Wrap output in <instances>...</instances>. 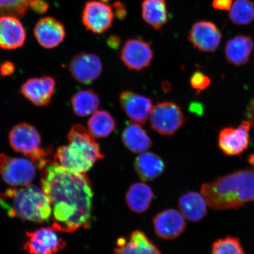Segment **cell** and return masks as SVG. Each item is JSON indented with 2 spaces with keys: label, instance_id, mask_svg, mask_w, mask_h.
<instances>
[{
  "label": "cell",
  "instance_id": "obj_1",
  "mask_svg": "<svg viewBox=\"0 0 254 254\" xmlns=\"http://www.w3.org/2000/svg\"><path fill=\"white\" fill-rule=\"evenodd\" d=\"M42 170L41 187L52 205V227L72 233L90 227L94 193L86 175L72 172L55 162Z\"/></svg>",
  "mask_w": 254,
  "mask_h": 254
},
{
  "label": "cell",
  "instance_id": "obj_2",
  "mask_svg": "<svg viewBox=\"0 0 254 254\" xmlns=\"http://www.w3.org/2000/svg\"><path fill=\"white\" fill-rule=\"evenodd\" d=\"M201 193L215 210L236 209L246 203H254V167L203 184Z\"/></svg>",
  "mask_w": 254,
  "mask_h": 254
},
{
  "label": "cell",
  "instance_id": "obj_3",
  "mask_svg": "<svg viewBox=\"0 0 254 254\" xmlns=\"http://www.w3.org/2000/svg\"><path fill=\"white\" fill-rule=\"evenodd\" d=\"M69 144L57 149L54 162L72 172L85 174L104 158L100 144L89 130L80 125L72 126L68 134Z\"/></svg>",
  "mask_w": 254,
  "mask_h": 254
},
{
  "label": "cell",
  "instance_id": "obj_4",
  "mask_svg": "<svg viewBox=\"0 0 254 254\" xmlns=\"http://www.w3.org/2000/svg\"><path fill=\"white\" fill-rule=\"evenodd\" d=\"M0 205L10 217L37 223L49 221L52 214L50 200L43 189L30 184L0 193Z\"/></svg>",
  "mask_w": 254,
  "mask_h": 254
},
{
  "label": "cell",
  "instance_id": "obj_5",
  "mask_svg": "<svg viewBox=\"0 0 254 254\" xmlns=\"http://www.w3.org/2000/svg\"><path fill=\"white\" fill-rule=\"evenodd\" d=\"M9 142L14 151L29 158L40 170L49 164L48 157L52 150L49 147L41 148L40 132L30 124L15 126L9 132Z\"/></svg>",
  "mask_w": 254,
  "mask_h": 254
},
{
  "label": "cell",
  "instance_id": "obj_6",
  "mask_svg": "<svg viewBox=\"0 0 254 254\" xmlns=\"http://www.w3.org/2000/svg\"><path fill=\"white\" fill-rule=\"evenodd\" d=\"M150 122L151 128L162 135L171 136L186 122L182 109L172 101H163L152 109Z\"/></svg>",
  "mask_w": 254,
  "mask_h": 254
},
{
  "label": "cell",
  "instance_id": "obj_7",
  "mask_svg": "<svg viewBox=\"0 0 254 254\" xmlns=\"http://www.w3.org/2000/svg\"><path fill=\"white\" fill-rule=\"evenodd\" d=\"M0 174L3 180L13 187L30 185L36 175L33 161L0 154Z\"/></svg>",
  "mask_w": 254,
  "mask_h": 254
},
{
  "label": "cell",
  "instance_id": "obj_8",
  "mask_svg": "<svg viewBox=\"0 0 254 254\" xmlns=\"http://www.w3.org/2000/svg\"><path fill=\"white\" fill-rule=\"evenodd\" d=\"M120 58L129 70L139 71L151 64L154 52L151 44L138 38H130L126 41L121 50Z\"/></svg>",
  "mask_w": 254,
  "mask_h": 254
},
{
  "label": "cell",
  "instance_id": "obj_9",
  "mask_svg": "<svg viewBox=\"0 0 254 254\" xmlns=\"http://www.w3.org/2000/svg\"><path fill=\"white\" fill-rule=\"evenodd\" d=\"M26 238L23 249L29 254H57L65 247L64 241L53 227L27 232Z\"/></svg>",
  "mask_w": 254,
  "mask_h": 254
},
{
  "label": "cell",
  "instance_id": "obj_10",
  "mask_svg": "<svg viewBox=\"0 0 254 254\" xmlns=\"http://www.w3.org/2000/svg\"><path fill=\"white\" fill-rule=\"evenodd\" d=\"M114 18L113 8L107 3L90 0L85 3L82 13V23L88 31L102 34L112 25Z\"/></svg>",
  "mask_w": 254,
  "mask_h": 254
},
{
  "label": "cell",
  "instance_id": "obj_11",
  "mask_svg": "<svg viewBox=\"0 0 254 254\" xmlns=\"http://www.w3.org/2000/svg\"><path fill=\"white\" fill-rule=\"evenodd\" d=\"M250 129V123L246 121L236 128L227 127L222 129L218 136L219 148L229 156L241 155L249 147Z\"/></svg>",
  "mask_w": 254,
  "mask_h": 254
},
{
  "label": "cell",
  "instance_id": "obj_12",
  "mask_svg": "<svg viewBox=\"0 0 254 254\" xmlns=\"http://www.w3.org/2000/svg\"><path fill=\"white\" fill-rule=\"evenodd\" d=\"M69 70L76 81L81 84H90L101 75L102 62L95 54L79 53L72 57Z\"/></svg>",
  "mask_w": 254,
  "mask_h": 254
},
{
  "label": "cell",
  "instance_id": "obj_13",
  "mask_svg": "<svg viewBox=\"0 0 254 254\" xmlns=\"http://www.w3.org/2000/svg\"><path fill=\"white\" fill-rule=\"evenodd\" d=\"M188 39L200 52H214L220 46L222 34L212 22L200 21L190 28Z\"/></svg>",
  "mask_w": 254,
  "mask_h": 254
},
{
  "label": "cell",
  "instance_id": "obj_14",
  "mask_svg": "<svg viewBox=\"0 0 254 254\" xmlns=\"http://www.w3.org/2000/svg\"><path fill=\"white\" fill-rule=\"evenodd\" d=\"M152 224L157 236L166 240L179 237L185 231L187 225L182 212L173 208L159 212L152 220Z\"/></svg>",
  "mask_w": 254,
  "mask_h": 254
},
{
  "label": "cell",
  "instance_id": "obj_15",
  "mask_svg": "<svg viewBox=\"0 0 254 254\" xmlns=\"http://www.w3.org/2000/svg\"><path fill=\"white\" fill-rule=\"evenodd\" d=\"M119 102L124 112L132 123L144 125L153 106L150 98L131 91H124L119 96Z\"/></svg>",
  "mask_w": 254,
  "mask_h": 254
},
{
  "label": "cell",
  "instance_id": "obj_16",
  "mask_svg": "<svg viewBox=\"0 0 254 254\" xmlns=\"http://www.w3.org/2000/svg\"><path fill=\"white\" fill-rule=\"evenodd\" d=\"M56 87L55 79L50 76L28 79L22 85V94L37 106L50 104Z\"/></svg>",
  "mask_w": 254,
  "mask_h": 254
},
{
  "label": "cell",
  "instance_id": "obj_17",
  "mask_svg": "<svg viewBox=\"0 0 254 254\" xmlns=\"http://www.w3.org/2000/svg\"><path fill=\"white\" fill-rule=\"evenodd\" d=\"M34 34L41 47L52 49L63 43L65 37V30L64 25L57 19L46 17L37 21Z\"/></svg>",
  "mask_w": 254,
  "mask_h": 254
},
{
  "label": "cell",
  "instance_id": "obj_18",
  "mask_svg": "<svg viewBox=\"0 0 254 254\" xmlns=\"http://www.w3.org/2000/svg\"><path fill=\"white\" fill-rule=\"evenodd\" d=\"M26 40V31L17 17L2 15L0 17V48L6 50L18 49Z\"/></svg>",
  "mask_w": 254,
  "mask_h": 254
},
{
  "label": "cell",
  "instance_id": "obj_19",
  "mask_svg": "<svg viewBox=\"0 0 254 254\" xmlns=\"http://www.w3.org/2000/svg\"><path fill=\"white\" fill-rule=\"evenodd\" d=\"M114 254H162L144 232L136 230L117 241Z\"/></svg>",
  "mask_w": 254,
  "mask_h": 254
},
{
  "label": "cell",
  "instance_id": "obj_20",
  "mask_svg": "<svg viewBox=\"0 0 254 254\" xmlns=\"http://www.w3.org/2000/svg\"><path fill=\"white\" fill-rule=\"evenodd\" d=\"M134 167L139 179L151 182L163 174L166 164L160 156L151 152H142L135 158Z\"/></svg>",
  "mask_w": 254,
  "mask_h": 254
},
{
  "label": "cell",
  "instance_id": "obj_21",
  "mask_svg": "<svg viewBox=\"0 0 254 254\" xmlns=\"http://www.w3.org/2000/svg\"><path fill=\"white\" fill-rule=\"evenodd\" d=\"M254 49V42L249 36L238 35L225 44V54L228 62L237 66L249 62Z\"/></svg>",
  "mask_w": 254,
  "mask_h": 254
},
{
  "label": "cell",
  "instance_id": "obj_22",
  "mask_svg": "<svg viewBox=\"0 0 254 254\" xmlns=\"http://www.w3.org/2000/svg\"><path fill=\"white\" fill-rule=\"evenodd\" d=\"M180 211L184 217L192 222H199L207 214L208 204L202 193L189 192L180 196Z\"/></svg>",
  "mask_w": 254,
  "mask_h": 254
},
{
  "label": "cell",
  "instance_id": "obj_23",
  "mask_svg": "<svg viewBox=\"0 0 254 254\" xmlns=\"http://www.w3.org/2000/svg\"><path fill=\"white\" fill-rule=\"evenodd\" d=\"M154 198L151 187L143 183H136L129 187L126 194V202L132 212L144 213L150 208Z\"/></svg>",
  "mask_w": 254,
  "mask_h": 254
},
{
  "label": "cell",
  "instance_id": "obj_24",
  "mask_svg": "<svg viewBox=\"0 0 254 254\" xmlns=\"http://www.w3.org/2000/svg\"><path fill=\"white\" fill-rule=\"evenodd\" d=\"M122 138L124 145L135 153H142L152 145L151 139L145 130L141 125L132 122L124 129Z\"/></svg>",
  "mask_w": 254,
  "mask_h": 254
},
{
  "label": "cell",
  "instance_id": "obj_25",
  "mask_svg": "<svg viewBox=\"0 0 254 254\" xmlns=\"http://www.w3.org/2000/svg\"><path fill=\"white\" fill-rule=\"evenodd\" d=\"M142 17L146 23L155 30H160L168 21L166 0H144L141 5Z\"/></svg>",
  "mask_w": 254,
  "mask_h": 254
},
{
  "label": "cell",
  "instance_id": "obj_26",
  "mask_svg": "<svg viewBox=\"0 0 254 254\" xmlns=\"http://www.w3.org/2000/svg\"><path fill=\"white\" fill-rule=\"evenodd\" d=\"M73 111L79 117H87L97 111L100 99L97 93L91 90H81L76 93L71 98Z\"/></svg>",
  "mask_w": 254,
  "mask_h": 254
},
{
  "label": "cell",
  "instance_id": "obj_27",
  "mask_svg": "<svg viewBox=\"0 0 254 254\" xmlns=\"http://www.w3.org/2000/svg\"><path fill=\"white\" fill-rule=\"evenodd\" d=\"M88 129L96 138L109 136L116 129V122L112 115L106 110L96 111L89 119Z\"/></svg>",
  "mask_w": 254,
  "mask_h": 254
},
{
  "label": "cell",
  "instance_id": "obj_28",
  "mask_svg": "<svg viewBox=\"0 0 254 254\" xmlns=\"http://www.w3.org/2000/svg\"><path fill=\"white\" fill-rule=\"evenodd\" d=\"M229 17L237 25L249 24L254 20V3L252 0H236L230 9Z\"/></svg>",
  "mask_w": 254,
  "mask_h": 254
},
{
  "label": "cell",
  "instance_id": "obj_29",
  "mask_svg": "<svg viewBox=\"0 0 254 254\" xmlns=\"http://www.w3.org/2000/svg\"><path fill=\"white\" fill-rule=\"evenodd\" d=\"M210 254H246L238 238L228 236L212 244Z\"/></svg>",
  "mask_w": 254,
  "mask_h": 254
},
{
  "label": "cell",
  "instance_id": "obj_30",
  "mask_svg": "<svg viewBox=\"0 0 254 254\" xmlns=\"http://www.w3.org/2000/svg\"><path fill=\"white\" fill-rule=\"evenodd\" d=\"M32 0H0V17L13 15L23 17L26 13Z\"/></svg>",
  "mask_w": 254,
  "mask_h": 254
},
{
  "label": "cell",
  "instance_id": "obj_31",
  "mask_svg": "<svg viewBox=\"0 0 254 254\" xmlns=\"http://www.w3.org/2000/svg\"><path fill=\"white\" fill-rule=\"evenodd\" d=\"M190 86L199 92L205 90L211 84V79L201 71H197L193 73L190 78Z\"/></svg>",
  "mask_w": 254,
  "mask_h": 254
},
{
  "label": "cell",
  "instance_id": "obj_32",
  "mask_svg": "<svg viewBox=\"0 0 254 254\" xmlns=\"http://www.w3.org/2000/svg\"><path fill=\"white\" fill-rule=\"evenodd\" d=\"M30 8L39 14H45L49 8V4L46 0H32Z\"/></svg>",
  "mask_w": 254,
  "mask_h": 254
},
{
  "label": "cell",
  "instance_id": "obj_33",
  "mask_svg": "<svg viewBox=\"0 0 254 254\" xmlns=\"http://www.w3.org/2000/svg\"><path fill=\"white\" fill-rule=\"evenodd\" d=\"M233 0H212V5L218 10H230L233 5Z\"/></svg>",
  "mask_w": 254,
  "mask_h": 254
},
{
  "label": "cell",
  "instance_id": "obj_34",
  "mask_svg": "<svg viewBox=\"0 0 254 254\" xmlns=\"http://www.w3.org/2000/svg\"><path fill=\"white\" fill-rule=\"evenodd\" d=\"M114 14H116L117 17L120 20L125 19L127 14V11L125 4L123 2L117 1L113 4Z\"/></svg>",
  "mask_w": 254,
  "mask_h": 254
},
{
  "label": "cell",
  "instance_id": "obj_35",
  "mask_svg": "<svg viewBox=\"0 0 254 254\" xmlns=\"http://www.w3.org/2000/svg\"><path fill=\"white\" fill-rule=\"evenodd\" d=\"M15 66L11 62H6L3 63L0 66V72L4 76L10 75L14 72Z\"/></svg>",
  "mask_w": 254,
  "mask_h": 254
},
{
  "label": "cell",
  "instance_id": "obj_36",
  "mask_svg": "<svg viewBox=\"0 0 254 254\" xmlns=\"http://www.w3.org/2000/svg\"><path fill=\"white\" fill-rule=\"evenodd\" d=\"M107 43L111 49H117L120 45L121 40L118 36H111L108 39Z\"/></svg>",
  "mask_w": 254,
  "mask_h": 254
},
{
  "label": "cell",
  "instance_id": "obj_37",
  "mask_svg": "<svg viewBox=\"0 0 254 254\" xmlns=\"http://www.w3.org/2000/svg\"><path fill=\"white\" fill-rule=\"evenodd\" d=\"M248 114H249V122L254 126V100L250 104L248 110Z\"/></svg>",
  "mask_w": 254,
  "mask_h": 254
},
{
  "label": "cell",
  "instance_id": "obj_38",
  "mask_svg": "<svg viewBox=\"0 0 254 254\" xmlns=\"http://www.w3.org/2000/svg\"><path fill=\"white\" fill-rule=\"evenodd\" d=\"M190 109L192 110V112L195 113H202V106L201 104H198V103H193L191 105V106L190 107Z\"/></svg>",
  "mask_w": 254,
  "mask_h": 254
},
{
  "label": "cell",
  "instance_id": "obj_39",
  "mask_svg": "<svg viewBox=\"0 0 254 254\" xmlns=\"http://www.w3.org/2000/svg\"><path fill=\"white\" fill-rule=\"evenodd\" d=\"M101 1L107 3L108 2H109V0H101Z\"/></svg>",
  "mask_w": 254,
  "mask_h": 254
}]
</instances>
